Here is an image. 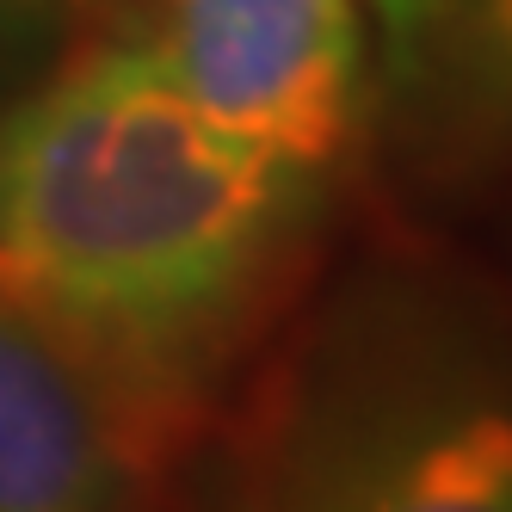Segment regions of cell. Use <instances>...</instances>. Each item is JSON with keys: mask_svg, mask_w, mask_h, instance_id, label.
Returning a JSON list of instances; mask_svg holds the SVG:
<instances>
[{"mask_svg": "<svg viewBox=\"0 0 512 512\" xmlns=\"http://www.w3.org/2000/svg\"><path fill=\"white\" fill-rule=\"evenodd\" d=\"M315 210L321 173L210 124L149 38L0 112V290L99 383L142 463L260 327Z\"/></svg>", "mask_w": 512, "mask_h": 512, "instance_id": "obj_1", "label": "cell"}, {"mask_svg": "<svg viewBox=\"0 0 512 512\" xmlns=\"http://www.w3.org/2000/svg\"><path fill=\"white\" fill-rule=\"evenodd\" d=\"M235 512H512V321L364 303L290 383Z\"/></svg>", "mask_w": 512, "mask_h": 512, "instance_id": "obj_2", "label": "cell"}, {"mask_svg": "<svg viewBox=\"0 0 512 512\" xmlns=\"http://www.w3.org/2000/svg\"><path fill=\"white\" fill-rule=\"evenodd\" d=\"M155 56L210 124L303 173H327L358 130V0H161Z\"/></svg>", "mask_w": 512, "mask_h": 512, "instance_id": "obj_3", "label": "cell"}, {"mask_svg": "<svg viewBox=\"0 0 512 512\" xmlns=\"http://www.w3.org/2000/svg\"><path fill=\"white\" fill-rule=\"evenodd\" d=\"M401 142L445 179L512 173V0H377Z\"/></svg>", "mask_w": 512, "mask_h": 512, "instance_id": "obj_4", "label": "cell"}, {"mask_svg": "<svg viewBox=\"0 0 512 512\" xmlns=\"http://www.w3.org/2000/svg\"><path fill=\"white\" fill-rule=\"evenodd\" d=\"M136 463L99 383L0 290V512H130Z\"/></svg>", "mask_w": 512, "mask_h": 512, "instance_id": "obj_5", "label": "cell"}, {"mask_svg": "<svg viewBox=\"0 0 512 512\" xmlns=\"http://www.w3.org/2000/svg\"><path fill=\"white\" fill-rule=\"evenodd\" d=\"M31 13V0H0V31H7L13 19H25Z\"/></svg>", "mask_w": 512, "mask_h": 512, "instance_id": "obj_6", "label": "cell"}]
</instances>
